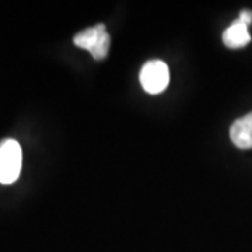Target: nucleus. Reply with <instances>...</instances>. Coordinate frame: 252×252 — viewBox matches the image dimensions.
I'll list each match as a JSON object with an SVG mask.
<instances>
[{"mask_svg": "<svg viewBox=\"0 0 252 252\" xmlns=\"http://www.w3.org/2000/svg\"><path fill=\"white\" fill-rule=\"evenodd\" d=\"M140 83L149 94H160L170 83V69L162 61H149L140 70Z\"/></svg>", "mask_w": 252, "mask_h": 252, "instance_id": "7ed1b4c3", "label": "nucleus"}, {"mask_svg": "<svg viewBox=\"0 0 252 252\" xmlns=\"http://www.w3.org/2000/svg\"><path fill=\"white\" fill-rule=\"evenodd\" d=\"M251 41V35L248 32V26L243 24L241 21L235 20L234 23L223 32V42L225 46L231 49H238L248 45Z\"/></svg>", "mask_w": 252, "mask_h": 252, "instance_id": "39448f33", "label": "nucleus"}, {"mask_svg": "<svg viewBox=\"0 0 252 252\" xmlns=\"http://www.w3.org/2000/svg\"><path fill=\"white\" fill-rule=\"evenodd\" d=\"M231 142L240 149L252 147V112L234 121L230 129Z\"/></svg>", "mask_w": 252, "mask_h": 252, "instance_id": "20e7f679", "label": "nucleus"}, {"mask_svg": "<svg viewBox=\"0 0 252 252\" xmlns=\"http://www.w3.org/2000/svg\"><path fill=\"white\" fill-rule=\"evenodd\" d=\"M237 20H238V21H241V23L245 24V26H250V24L252 23V11L248 9L241 10Z\"/></svg>", "mask_w": 252, "mask_h": 252, "instance_id": "423d86ee", "label": "nucleus"}, {"mask_svg": "<svg viewBox=\"0 0 252 252\" xmlns=\"http://www.w3.org/2000/svg\"><path fill=\"white\" fill-rule=\"evenodd\" d=\"M73 42L81 49L89 51L94 59L101 61L108 55L111 36L107 32L104 24H97L94 27L86 28L81 32L76 34L73 38Z\"/></svg>", "mask_w": 252, "mask_h": 252, "instance_id": "f03ea898", "label": "nucleus"}, {"mask_svg": "<svg viewBox=\"0 0 252 252\" xmlns=\"http://www.w3.org/2000/svg\"><path fill=\"white\" fill-rule=\"evenodd\" d=\"M23 153L21 146L14 139L0 142V184L10 185L16 182L21 171Z\"/></svg>", "mask_w": 252, "mask_h": 252, "instance_id": "f257e3e1", "label": "nucleus"}]
</instances>
